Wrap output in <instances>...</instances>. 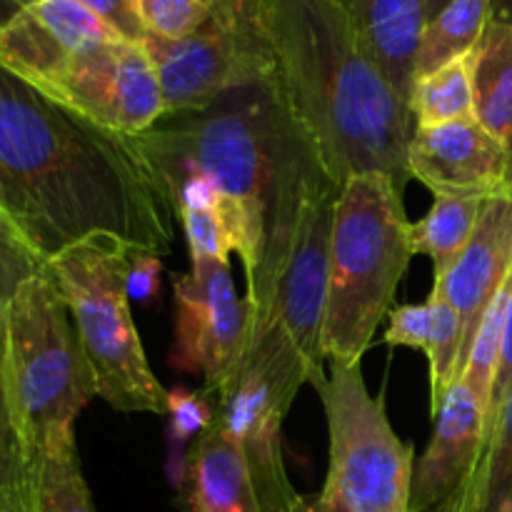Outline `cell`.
<instances>
[{
  "label": "cell",
  "instance_id": "cell-1",
  "mask_svg": "<svg viewBox=\"0 0 512 512\" xmlns=\"http://www.w3.org/2000/svg\"><path fill=\"white\" fill-rule=\"evenodd\" d=\"M0 213L45 265L85 243L168 253L175 208L138 140L0 63Z\"/></svg>",
  "mask_w": 512,
  "mask_h": 512
},
{
  "label": "cell",
  "instance_id": "cell-2",
  "mask_svg": "<svg viewBox=\"0 0 512 512\" xmlns=\"http://www.w3.org/2000/svg\"><path fill=\"white\" fill-rule=\"evenodd\" d=\"M275 93L335 185L385 173L405 190L415 120L345 0H263Z\"/></svg>",
  "mask_w": 512,
  "mask_h": 512
},
{
  "label": "cell",
  "instance_id": "cell-3",
  "mask_svg": "<svg viewBox=\"0 0 512 512\" xmlns=\"http://www.w3.org/2000/svg\"><path fill=\"white\" fill-rule=\"evenodd\" d=\"M270 78L233 90L198 113L163 115L153 128L133 135L168 195L178 180L200 175L243 210L258 248V268L278 178L280 140L290 120Z\"/></svg>",
  "mask_w": 512,
  "mask_h": 512
},
{
  "label": "cell",
  "instance_id": "cell-4",
  "mask_svg": "<svg viewBox=\"0 0 512 512\" xmlns=\"http://www.w3.org/2000/svg\"><path fill=\"white\" fill-rule=\"evenodd\" d=\"M413 258L403 188L385 173L350 175L338 190L330 233L325 360H363Z\"/></svg>",
  "mask_w": 512,
  "mask_h": 512
},
{
  "label": "cell",
  "instance_id": "cell-5",
  "mask_svg": "<svg viewBox=\"0 0 512 512\" xmlns=\"http://www.w3.org/2000/svg\"><path fill=\"white\" fill-rule=\"evenodd\" d=\"M5 360L20 430L35 463L75 445V420L98 395L68 303L50 270L5 308Z\"/></svg>",
  "mask_w": 512,
  "mask_h": 512
},
{
  "label": "cell",
  "instance_id": "cell-6",
  "mask_svg": "<svg viewBox=\"0 0 512 512\" xmlns=\"http://www.w3.org/2000/svg\"><path fill=\"white\" fill-rule=\"evenodd\" d=\"M130 253L113 243H85L48 263L58 283L98 398L120 413H168V390L155 378L125 290Z\"/></svg>",
  "mask_w": 512,
  "mask_h": 512
},
{
  "label": "cell",
  "instance_id": "cell-7",
  "mask_svg": "<svg viewBox=\"0 0 512 512\" xmlns=\"http://www.w3.org/2000/svg\"><path fill=\"white\" fill-rule=\"evenodd\" d=\"M315 393L328 423L325 493L350 512H410L415 448L398 438L360 363H330L328 380Z\"/></svg>",
  "mask_w": 512,
  "mask_h": 512
},
{
  "label": "cell",
  "instance_id": "cell-8",
  "mask_svg": "<svg viewBox=\"0 0 512 512\" xmlns=\"http://www.w3.org/2000/svg\"><path fill=\"white\" fill-rule=\"evenodd\" d=\"M310 385L298 350L275 325L245 343L243 360L215 398V420L243 453L263 512H295L300 493L293 488L283 458V423Z\"/></svg>",
  "mask_w": 512,
  "mask_h": 512
},
{
  "label": "cell",
  "instance_id": "cell-9",
  "mask_svg": "<svg viewBox=\"0 0 512 512\" xmlns=\"http://www.w3.org/2000/svg\"><path fill=\"white\" fill-rule=\"evenodd\" d=\"M175 340L170 368L200 375L203 390L218 398L238 370L248 340V308L235 290L230 263L203 260L175 275Z\"/></svg>",
  "mask_w": 512,
  "mask_h": 512
},
{
  "label": "cell",
  "instance_id": "cell-10",
  "mask_svg": "<svg viewBox=\"0 0 512 512\" xmlns=\"http://www.w3.org/2000/svg\"><path fill=\"white\" fill-rule=\"evenodd\" d=\"M338 190V185L325 173L318 175L308 188L295 225L288 265L268 320V325H275L298 350L315 390L328 380L320 335H323L325 298H328L330 233H333Z\"/></svg>",
  "mask_w": 512,
  "mask_h": 512
},
{
  "label": "cell",
  "instance_id": "cell-11",
  "mask_svg": "<svg viewBox=\"0 0 512 512\" xmlns=\"http://www.w3.org/2000/svg\"><path fill=\"white\" fill-rule=\"evenodd\" d=\"M163 93V115L198 113L233 90L265 83L273 75V55L253 48L213 18L185 38L143 35Z\"/></svg>",
  "mask_w": 512,
  "mask_h": 512
},
{
  "label": "cell",
  "instance_id": "cell-12",
  "mask_svg": "<svg viewBox=\"0 0 512 512\" xmlns=\"http://www.w3.org/2000/svg\"><path fill=\"white\" fill-rule=\"evenodd\" d=\"M45 93L130 138L163 118V93L153 63L143 45L123 38L75 53Z\"/></svg>",
  "mask_w": 512,
  "mask_h": 512
},
{
  "label": "cell",
  "instance_id": "cell-13",
  "mask_svg": "<svg viewBox=\"0 0 512 512\" xmlns=\"http://www.w3.org/2000/svg\"><path fill=\"white\" fill-rule=\"evenodd\" d=\"M118 40V35L78 0H40L0 30V63L48 90L75 53Z\"/></svg>",
  "mask_w": 512,
  "mask_h": 512
},
{
  "label": "cell",
  "instance_id": "cell-14",
  "mask_svg": "<svg viewBox=\"0 0 512 512\" xmlns=\"http://www.w3.org/2000/svg\"><path fill=\"white\" fill-rule=\"evenodd\" d=\"M512 275V193L505 188L490 190L480 208L478 225L453 265L440 278L435 290L450 300L463 328V370L473 348L475 333L483 323L498 290Z\"/></svg>",
  "mask_w": 512,
  "mask_h": 512
},
{
  "label": "cell",
  "instance_id": "cell-15",
  "mask_svg": "<svg viewBox=\"0 0 512 512\" xmlns=\"http://www.w3.org/2000/svg\"><path fill=\"white\" fill-rule=\"evenodd\" d=\"M510 150L478 118L415 128L408 145L410 178L438 193L495 190L503 183Z\"/></svg>",
  "mask_w": 512,
  "mask_h": 512
},
{
  "label": "cell",
  "instance_id": "cell-16",
  "mask_svg": "<svg viewBox=\"0 0 512 512\" xmlns=\"http://www.w3.org/2000/svg\"><path fill=\"white\" fill-rule=\"evenodd\" d=\"M433 438L415 465L410 512H433L463 485L483 450L485 408L460 378L440 403Z\"/></svg>",
  "mask_w": 512,
  "mask_h": 512
},
{
  "label": "cell",
  "instance_id": "cell-17",
  "mask_svg": "<svg viewBox=\"0 0 512 512\" xmlns=\"http://www.w3.org/2000/svg\"><path fill=\"white\" fill-rule=\"evenodd\" d=\"M178 488L185 512H263L243 453L218 420L188 450Z\"/></svg>",
  "mask_w": 512,
  "mask_h": 512
},
{
  "label": "cell",
  "instance_id": "cell-18",
  "mask_svg": "<svg viewBox=\"0 0 512 512\" xmlns=\"http://www.w3.org/2000/svg\"><path fill=\"white\" fill-rule=\"evenodd\" d=\"M385 78L410 108L415 58L425 30V0H345Z\"/></svg>",
  "mask_w": 512,
  "mask_h": 512
},
{
  "label": "cell",
  "instance_id": "cell-19",
  "mask_svg": "<svg viewBox=\"0 0 512 512\" xmlns=\"http://www.w3.org/2000/svg\"><path fill=\"white\" fill-rule=\"evenodd\" d=\"M433 512H512V390L458 490Z\"/></svg>",
  "mask_w": 512,
  "mask_h": 512
},
{
  "label": "cell",
  "instance_id": "cell-20",
  "mask_svg": "<svg viewBox=\"0 0 512 512\" xmlns=\"http://www.w3.org/2000/svg\"><path fill=\"white\" fill-rule=\"evenodd\" d=\"M475 118L512 153V23L490 20L470 53Z\"/></svg>",
  "mask_w": 512,
  "mask_h": 512
},
{
  "label": "cell",
  "instance_id": "cell-21",
  "mask_svg": "<svg viewBox=\"0 0 512 512\" xmlns=\"http://www.w3.org/2000/svg\"><path fill=\"white\" fill-rule=\"evenodd\" d=\"M488 193L490 190L438 193L428 215L418 223H410L413 255H425L433 260L435 278H440L470 243Z\"/></svg>",
  "mask_w": 512,
  "mask_h": 512
},
{
  "label": "cell",
  "instance_id": "cell-22",
  "mask_svg": "<svg viewBox=\"0 0 512 512\" xmlns=\"http://www.w3.org/2000/svg\"><path fill=\"white\" fill-rule=\"evenodd\" d=\"M490 23V0H453L423 30L415 78L443 68L475 50Z\"/></svg>",
  "mask_w": 512,
  "mask_h": 512
},
{
  "label": "cell",
  "instance_id": "cell-23",
  "mask_svg": "<svg viewBox=\"0 0 512 512\" xmlns=\"http://www.w3.org/2000/svg\"><path fill=\"white\" fill-rule=\"evenodd\" d=\"M38 470L20 430L5 360V320L0 315V493L28 510H40Z\"/></svg>",
  "mask_w": 512,
  "mask_h": 512
},
{
  "label": "cell",
  "instance_id": "cell-24",
  "mask_svg": "<svg viewBox=\"0 0 512 512\" xmlns=\"http://www.w3.org/2000/svg\"><path fill=\"white\" fill-rule=\"evenodd\" d=\"M410 113L418 128H435V125L475 118L470 55L450 60L443 68L415 78Z\"/></svg>",
  "mask_w": 512,
  "mask_h": 512
},
{
  "label": "cell",
  "instance_id": "cell-25",
  "mask_svg": "<svg viewBox=\"0 0 512 512\" xmlns=\"http://www.w3.org/2000/svg\"><path fill=\"white\" fill-rule=\"evenodd\" d=\"M433 310V333L425 348L430 368V413H438L448 390L463 378V328L458 310L440 290L433 288L428 298Z\"/></svg>",
  "mask_w": 512,
  "mask_h": 512
},
{
  "label": "cell",
  "instance_id": "cell-26",
  "mask_svg": "<svg viewBox=\"0 0 512 512\" xmlns=\"http://www.w3.org/2000/svg\"><path fill=\"white\" fill-rule=\"evenodd\" d=\"M40 512H95L93 495L80 468L78 445H68L40 460Z\"/></svg>",
  "mask_w": 512,
  "mask_h": 512
},
{
  "label": "cell",
  "instance_id": "cell-27",
  "mask_svg": "<svg viewBox=\"0 0 512 512\" xmlns=\"http://www.w3.org/2000/svg\"><path fill=\"white\" fill-rule=\"evenodd\" d=\"M510 290H512V275L508 278V283L498 290V295L493 298L490 308L485 310L483 323H480L478 333H475L473 348H470L468 363H465V370H463L465 385H468V388L475 393V398L480 400V405L485 408V415H488L490 395H493L495 370H498L500 345H503V325H505V310H508Z\"/></svg>",
  "mask_w": 512,
  "mask_h": 512
},
{
  "label": "cell",
  "instance_id": "cell-28",
  "mask_svg": "<svg viewBox=\"0 0 512 512\" xmlns=\"http://www.w3.org/2000/svg\"><path fill=\"white\" fill-rule=\"evenodd\" d=\"M168 445H170V473L178 480L183 478L185 460V445L195 443L203 438L215 423L218 415V405L215 398L205 390L193 393L188 388H173L168 390Z\"/></svg>",
  "mask_w": 512,
  "mask_h": 512
},
{
  "label": "cell",
  "instance_id": "cell-29",
  "mask_svg": "<svg viewBox=\"0 0 512 512\" xmlns=\"http://www.w3.org/2000/svg\"><path fill=\"white\" fill-rule=\"evenodd\" d=\"M145 35L185 38L210 20L203 0H130Z\"/></svg>",
  "mask_w": 512,
  "mask_h": 512
},
{
  "label": "cell",
  "instance_id": "cell-30",
  "mask_svg": "<svg viewBox=\"0 0 512 512\" xmlns=\"http://www.w3.org/2000/svg\"><path fill=\"white\" fill-rule=\"evenodd\" d=\"M45 268L48 265L33 253L23 235L0 213V315H5V308L20 290V285L28 283L33 275Z\"/></svg>",
  "mask_w": 512,
  "mask_h": 512
},
{
  "label": "cell",
  "instance_id": "cell-31",
  "mask_svg": "<svg viewBox=\"0 0 512 512\" xmlns=\"http://www.w3.org/2000/svg\"><path fill=\"white\" fill-rule=\"evenodd\" d=\"M210 10V18L223 25L228 33L240 38L253 48L268 50V33H265L263 0H203Z\"/></svg>",
  "mask_w": 512,
  "mask_h": 512
},
{
  "label": "cell",
  "instance_id": "cell-32",
  "mask_svg": "<svg viewBox=\"0 0 512 512\" xmlns=\"http://www.w3.org/2000/svg\"><path fill=\"white\" fill-rule=\"evenodd\" d=\"M390 325L385 330V345L390 348H428L433 333V310L425 300L423 305H398L388 315Z\"/></svg>",
  "mask_w": 512,
  "mask_h": 512
},
{
  "label": "cell",
  "instance_id": "cell-33",
  "mask_svg": "<svg viewBox=\"0 0 512 512\" xmlns=\"http://www.w3.org/2000/svg\"><path fill=\"white\" fill-rule=\"evenodd\" d=\"M160 275H163V255L148 253V250L130 253L128 278H125L130 303H153L160 295Z\"/></svg>",
  "mask_w": 512,
  "mask_h": 512
},
{
  "label": "cell",
  "instance_id": "cell-34",
  "mask_svg": "<svg viewBox=\"0 0 512 512\" xmlns=\"http://www.w3.org/2000/svg\"><path fill=\"white\" fill-rule=\"evenodd\" d=\"M78 3H83L90 13L98 15L118 38L130 40V43H140L143 40L145 30L140 25L130 0H78Z\"/></svg>",
  "mask_w": 512,
  "mask_h": 512
},
{
  "label": "cell",
  "instance_id": "cell-35",
  "mask_svg": "<svg viewBox=\"0 0 512 512\" xmlns=\"http://www.w3.org/2000/svg\"><path fill=\"white\" fill-rule=\"evenodd\" d=\"M512 390V290L508 298V310H505V325H503V345H500V358H498V370H495V383H493V395H490V408L485 415V430L493 425V420L498 418L500 408L508 400Z\"/></svg>",
  "mask_w": 512,
  "mask_h": 512
},
{
  "label": "cell",
  "instance_id": "cell-36",
  "mask_svg": "<svg viewBox=\"0 0 512 512\" xmlns=\"http://www.w3.org/2000/svg\"><path fill=\"white\" fill-rule=\"evenodd\" d=\"M295 512H350L338 498L320 490L318 495H300Z\"/></svg>",
  "mask_w": 512,
  "mask_h": 512
},
{
  "label": "cell",
  "instance_id": "cell-37",
  "mask_svg": "<svg viewBox=\"0 0 512 512\" xmlns=\"http://www.w3.org/2000/svg\"><path fill=\"white\" fill-rule=\"evenodd\" d=\"M490 20L512 23V0H490Z\"/></svg>",
  "mask_w": 512,
  "mask_h": 512
},
{
  "label": "cell",
  "instance_id": "cell-38",
  "mask_svg": "<svg viewBox=\"0 0 512 512\" xmlns=\"http://www.w3.org/2000/svg\"><path fill=\"white\" fill-rule=\"evenodd\" d=\"M20 10H23V5H20L18 0H0V30H3Z\"/></svg>",
  "mask_w": 512,
  "mask_h": 512
},
{
  "label": "cell",
  "instance_id": "cell-39",
  "mask_svg": "<svg viewBox=\"0 0 512 512\" xmlns=\"http://www.w3.org/2000/svg\"><path fill=\"white\" fill-rule=\"evenodd\" d=\"M450 3H453V0H425V20L430 23V20H433L435 15H438L440 10H443L445 5H450ZM428 23H425V25H428Z\"/></svg>",
  "mask_w": 512,
  "mask_h": 512
},
{
  "label": "cell",
  "instance_id": "cell-40",
  "mask_svg": "<svg viewBox=\"0 0 512 512\" xmlns=\"http://www.w3.org/2000/svg\"><path fill=\"white\" fill-rule=\"evenodd\" d=\"M0 512H40V510H28V508H23V505L13 503V500H8L3 493H0Z\"/></svg>",
  "mask_w": 512,
  "mask_h": 512
},
{
  "label": "cell",
  "instance_id": "cell-41",
  "mask_svg": "<svg viewBox=\"0 0 512 512\" xmlns=\"http://www.w3.org/2000/svg\"><path fill=\"white\" fill-rule=\"evenodd\" d=\"M500 188L510 190V193H512V153H510L508 168H505V175H503V183H500Z\"/></svg>",
  "mask_w": 512,
  "mask_h": 512
},
{
  "label": "cell",
  "instance_id": "cell-42",
  "mask_svg": "<svg viewBox=\"0 0 512 512\" xmlns=\"http://www.w3.org/2000/svg\"><path fill=\"white\" fill-rule=\"evenodd\" d=\"M20 5H23V8H30V5H35V3H40V0H18Z\"/></svg>",
  "mask_w": 512,
  "mask_h": 512
}]
</instances>
